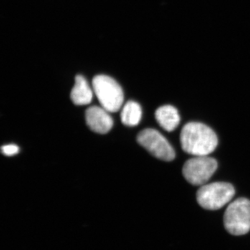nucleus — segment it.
Returning a JSON list of instances; mask_svg holds the SVG:
<instances>
[{
  "label": "nucleus",
  "mask_w": 250,
  "mask_h": 250,
  "mask_svg": "<svg viewBox=\"0 0 250 250\" xmlns=\"http://www.w3.org/2000/svg\"><path fill=\"white\" fill-rule=\"evenodd\" d=\"M182 149L188 154L208 156L218 146V136L211 128L203 123L191 122L184 125L180 134Z\"/></svg>",
  "instance_id": "1"
},
{
  "label": "nucleus",
  "mask_w": 250,
  "mask_h": 250,
  "mask_svg": "<svg viewBox=\"0 0 250 250\" xmlns=\"http://www.w3.org/2000/svg\"><path fill=\"white\" fill-rule=\"evenodd\" d=\"M93 91L102 107L110 113L119 111L124 100L123 89L116 80L106 75H98L93 78Z\"/></svg>",
  "instance_id": "2"
},
{
  "label": "nucleus",
  "mask_w": 250,
  "mask_h": 250,
  "mask_svg": "<svg viewBox=\"0 0 250 250\" xmlns=\"http://www.w3.org/2000/svg\"><path fill=\"white\" fill-rule=\"evenodd\" d=\"M235 189L227 182L205 184L197 192V200L202 208L218 210L226 205L234 196Z\"/></svg>",
  "instance_id": "3"
},
{
  "label": "nucleus",
  "mask_w": 250,
  "mask_h": 250,
  "mask_svg": "<svg viewBox=\"0 0 250 250\" xmlns=\"http://www.w3.org/2000/svg\"><path fill=\"white\" fill-rule=\"evenodd\" d=\"M224 224L231 234H246L250 230V200L242 197L231 202L224 215Z\"/></svg>",
  "instance_id": "4"
},
{
  "label": "nucleus",
  "mask_w": 250,
  "mask_h": 250,
  "mask_svg": "<svg viewBox=\"0 0 250 250\" xmlns=\"http://www.w3.org/2000/svg\"><path fill=\"white\" fill-rule=\"evenodd\" d=\"M218 168V162L208 156H197L188 159L183 166L184 177L194 186H203Z\"/></svg>",
  "instance_id": "5"
},
{
  "label": "nucleus",
  "mask_w": 250,
  "mask_h": 250,
  "mask_svg": "<svg viewBox=\"0 0 250 250\" xmlns=\"http://www.w3.org/2000/svg\"><path fill=\"white\" fill-rule=\"evenodd\" d=\"M138 143L157 159L171 161L175 158V152L170 143L157 130L146 129L137 136Z\"/></svg>",
  "instance_id": "6"
},
{
  "label": "nucleus",
  "mask_w": 250,
  "mask_h": 250,
  "mask_svg": "<svg viewBox=\"0 0 250 250\" xmlns=\"http://www.w3.org/2000/svg\"><path fill=\"white\" fill-rule=\"evenodd\" d=\"M85 121L92 131L101 134L108 133L113 125V119L108 112L103 107L97 106L87 108Z\"/></svg>",
  "instance_id": "7"
},
{
  "label": "nucleus",
  "mask_w": 250,
  "mask_h": 250,
  "mask_svg": "<svg viewBox=\"0 0 250 250\" xmlns=\"http://www.w3.org/2000/svg\"><path fill=\"white\" fill-rule=\"evenodd\" d=\"M155 118L161 127L169 132L176 129L180 123L179 112L172 105H164L158 108Z\"/></svg>",
  "instance_id": "8"
},
{
  "label": "nucleus",
  "mask_w": 250,
  "mask_h": 250,
  "mask_svg": "<svg viewBox=\"0 0 250 250\" xmlns=\"http://www.w3.org/2000/svg\"><path fill=\"white\" fill-rule=\"evenodd\" d=\"M70 98L72 103L78 106L88 104L91 103L93 91L86 80L82 75H77L75 78V85L70 94Z\"/></svg>",
  "instance_id": "9"
},
{
  "label": "nucleus",
  "mask_w": 250,
  "mask_h": 250,
  "mask_svg": "<svg viewBox=\"0 0 250 250\" xmlns=\"http://www.w3.org/2000/svg\"><path fill=\"white\" fill-rule=\"evenodd\" d=\"M142 118V109L139 104L134 101L128 102L121 112V121L123 124L129 126L139 125Z\"/></svg>",
  "instance_id": "10"
},
{
  "label": "nucleus",
  "mask_w": 250,
  "mask_h": 250,
  "mask_svg": "<svg viewBox=\"0 0 250 250\" xmlns=\"http://www.w3.org/2000/svg\"><path fill=\"white\" fill-rule=\"evenodd\" d=\"M1 153L4 155L11 156L16 155L19 152V147L14 144L6 145L1 148Z\"/></svg>",
  "instance_id": "11"
}]
</instances>
